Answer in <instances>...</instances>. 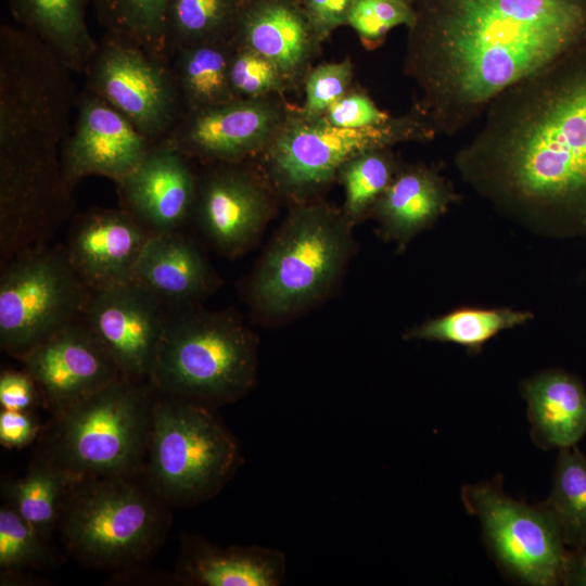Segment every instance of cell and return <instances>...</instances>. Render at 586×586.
Wrapping results in <instances>:
<instances>
[{"label": "cell", "mask_w": 586, "mask_h": 586, "mask_svg": "<svg viewBox=\"0 0 586 586\" xmlns=\"http://www.w3.org/2000/svg\"><path fill=\"white\" fill-rule=\"evenodd\" d=\"M455 155L464 183L538 234L586 237V46L499 94Z\"/></svg>", "instance_id": "cell-1"}, {"label": "cell", "mask_w": 586, "mask_h": 586, "mask_svg": "<svg viewBox=\"0 0 586 586\" xmlns=\"http://www.w3.org/2000/svg\"><path fill=\"white\" fill-rule=\"evenodd\" d=\"M404 74L436 135L586 46V0H413Z\"/></svg>", "instance_id": "cell-2"}, {"label": "cell", "mask_w": 586, "mask_h": 586, "mask_svg": "<svg viewBox=\"0 0 586 586\" xmlns=\"http://www.w3.org/2000/svg\"><path fill=\"white\" fill-rule=\"evenodd\" d=\"M258 339L232 309H166L148 383L158 394L217 409L255 385Z\"/></svg>", "instance_id": "cell-3"}, {"label": "cell", "mask_w": 586, "mask_h": 586, "mask_svg": "<svg viewBox=\"0 0 586 586\" xmlns=\"http://www.w3.org/2000/svg\"><path fill=\"white\" fill-rule=\"evenodd\" d=\"M169 507L143 473L76 477L56 527L64 548L81 565L128 570L161 548L170 527Z\"/></svg>", "instance_id": "cell-4"}, {"label": "cell", "mask_w": 586, "mask_h": 586, "mask_svg": "<svg viewBox=\"0 0 586 586\" xmlns=\"http://www.w3.org/2000/svg\"><path fill=\"white\" fill-rule=\"evenodd\" d=\"M352 228L342 209L326 202L296 203L245 283L253 314L283 319L324 300L353 253Z\"/></svg>", "instance_id": "cell-5"}, {"label": "cell", "mask_w": 586, "mask_h": 586, "mask_svg": "<svg viewBox=\"0 0 586 586\" xmlns=\"http://www.w3.org/2000/svg\"><path fill=\"white\" fill-rule=\"evenodd\" d=\"M153 400L148 382L120 378L53 413L38 436L36 456L74 477L140 474Z\"/></svg>", "instance_id": "cell-6"}, {"label": "cell", "mask_w": 586, "mask_h": 586, "mask_svg": "<svg viewBox=\"0 0 586 586\" xmlns=\"http://www.w3.org/2000/svg\"><path fill=\"white\" fill-rule=\"evenodd\" d=\"M436 136L415 103L403 115L364 128L336 127L322 115L289 106L272 140L257 156L259 171L276 194L301 203L329 184L341 166L360 153L404 142L430 141Z\"/></svg>", "instance_id": "cell-7"}, {"label": "cell", "mask_w": 586, "mask_h": 586, "mask_svg": "<svg viewBox=\"0 0 586 586\" xmlns=\"http://www.w3.org/2000/svg\"><path fill=\"white\" fill-rule=\"evenodd\" d=\"M243 461L241 446L216 409L154 392L143 475L169 506L215 497Z\"/></svg>", "instance_id": "cell-8"}, {"label": "cell", "mask_w": 586, "mask_h": 586, "mask_svg": "<svg viewBox=\"0 0 586 586\" xmlns=\"http://www.w3.org/2000/svg\"><path fill=\"white\" fill-rule=\"evenodd\" d=\"M74 74L39 37L0 27V154L61 151L77 93Z\"/></svg>", "instance_id": "cell-9"}, {"label": "cell", "mask_w": 586, "mask_h": 586, "mask_svg": "<svg viewBox=\"0 0 586 586\" xmlns=\"http://www.w3.org/2000/svg\"><path fill=\"white\" fill-rule=\"evenodd\" d=\"M90 290L64 244L23 252L0 266V347L14 358L80 318Z\"/></svg>", "instance_id": "cell-10"}, {"label": "cell", "mask_w": 586, "mask_h": 586, "mask_svg": "<svg viewBox=\"0 0 586 586\" xmlns=\"http://www.w3.org/2000/svg\"><path fill=\"white\" fill-rule=\"evenodd\" d=\"M461 500L482 525L496 562L511 577L533 586L563 584L569 556L558 524L540 504L508 496L501 477L466 485Z\"/></svg>", "instance_id": "cell-11"}, {"label": "cell", "mask_w": 586, "mask_h": 586, "mask_svg": "<svg viewBox=\"0 0 586 586\" xmlns=\"http://www.w3.org/2000/svg\"><path fill=\"white\" fill-rule=\"evenodd\" d=\"M85 88L152 142L166 139L184 109L169 61L107 34L86 71Z\"/></svg>", "instance_id": "cell-12"}, {"label": "cell", "mask_w": 586, "mask_h": 586, "mask_svg": "<svg viewBox=\"0 0 586 586\" xmlns=\"http://www.w3.org/2000/svg\"><path fill=\"white\" fill-rule=\"evenodd\" d=\"M204 166L191 221L220 254L237 257L255 244L273 216L276 192L246 162Z\"/></svg>", "instance_id": "cell-13"}, {"label": "cell", "mask_w": 586, "mask_h": 586, "mask_svg": "<svg viewBox=\"0 0 586 586\" xmlns=\"http://www.w3.org/2000/svg\"><path fill=\"white\" fill-rule=\"evenodd\" d=\"M281 97L233 99L182 114L166 138L203 165L242 163L259 156L284 120Z\"/></svg>", "instance_id": "cell-14"}, {"label": "cell", "mask_w": 586, "mask_h": 586, "mask_svg": "<svg viewBox=\"0 0 586 586\" xmlns=\"http://www.w3.org/2000/svg\"><path fill=\"white\" fill-rule=\"evenodd\" d=\"M17 360L51 415L125 378L81 316Z\"/></svg>", "instance_id": "cell-15"}, {"label": "cell", "mask_w": 586, "mask_h": 586, "mask_svg": "<svg viewBox=\"0 0 586 586\" xmlns=\"http://www.w3.org/2000/svg\"><path fill=\"white\" fill-rule=\"evenodd\" d=\"M75 109L74 128L60 151L63 174L72 189L88 176L117 182L141 163L155 143L86 88L77 93Z\"/></svg>", "instance_id": "cell-16"}, {"label": "cell", "mask_w": 586, "mask_h": 586, "mask_svg": "<svg viewBox=\"0 0 586 586\" xmlns=\"http://www.w3.org/2000/svg\"><path fill=\"white\" fill-rule=\"evenodd\" d=\"M81 318L125 378L148 382L166 318L153 295L133 282L90 291Z\"/></svg>", "instance_id": "cell-17"}, {"label": "cell", "mask_w": 586, "mask_h": 586, "mask_svg": "<svg viewBox=\"0 0 586 586\" xmlns=\"http://www.w3.org/2000/svg\"><path fill=\"white\" fill-rule=\"evenodd\" d=\"M192 163L167 139L153 143L141 163L115 182L119 207L151 235L184 230L199 182Z\"/></svg>", "instance_id": "cell-18"}, {"label": "cell", "mask_w": 586, "mask_h": 586, "mask_svg": "<svg viewBox=\"0 0 586 586\" xmlns=\"http://www.w3.org/2000/svg\"><path fill=\"white\" fill-rule=\"evenodd\" d=\"M151 234L123 208H90L76 214L64 244L67 258L90 291L131 282Z\"/></svg>", "instance_id": "cell-19"}, {"label": "cell", "mask_w": 586, "mask_h": 586, "mask_svg": "<svg viewBox=\"0 0 586 586\" xmlns=\"http://www.w3.org/2000/svg\"><path fill=\"white\" fill-rule=\"evenodd\" d=\"M232 40L271 61L292 90L303 86L323 42L301 0H242Z\"/></svg>", "instance_id": "cell-20"}, {"label": "cell", "mask_w": 586, "mask_h": 586, "mask_svg": "<svg viewBox=\"0 0 586 586\" xmlns=\"http://www.w3.org/2000/svg\"><path fill=\"white\" fill-rule=\"evenodd\" d=\"M131 282L165 309L202 305L220 284L202 249L184 230L153 234L136 263Z\"/></svg>", "instance_id": "cell-21"}, {"label": "cell", "mask_w": 586, "mask_h": 586, "mask_svg": "<svg viewBox=\"0 0 586 586\" xmlns=\"http://www.w3.org/2000/svg\"><path fill=\"white\" fill-rule=\"evenodd\" d=\"M457 201L451 183L434 167L400 165L372 208L382 235L404 249Z\"/></svg>", "instance_id": "cell-22"}, {"label": "cell", "mask_w": 586, "mask_h": 586, "mask_svg": "<svg viewBox=\"0 0 586 586\" xmlns=\"http://www.w3.org/2000/svg\"><path fill=\"white\" fill-rule=\"evenodd\" d=\"M285 575L282 551L258 545L220 547L196 535H184L176 576L196 586H278Z\"/></svg>", "instance_id": "cell-23"}, {"label": "cell", "mask_w": 586, "mask_h": 586, "mask_svg": "<svg viewBox=\"0 0 586 586\" xmlns=\"http://www.w3.org/2000/svg\"><path fill=\"white\" fill-rule=\"evenodd\" d=\"M521 393L532 436L542 448L573 447L586 434V390L576 375L548 369L525 380Z\"/></svg>", "instance_id": "cell-24"}, {"label": "cell", "mask_w": 586, "mask_h": 586, "mask_svg": "<svg viewBox=\"0 0 586 586\" xmlns=\"http://www.w3.org/2000/svg\"><path fill=\"white\" fill-rule=\"evenodd\" d=\"M91 0H9L12 16L44 41L73 73L84 74L98 50L86 20Z\"/></svg>", "instance_id": "cell-25"}, {"label": "cell", "mask_w": 586, "mask_h": 586, "mask_svg": "<svg viewBox=\"0 0 586 586\" xmlns=\"http://www.w3.org/2000/svg\"><path fill=\"white\" fill-rule=\"evenodd\" d=\"M232 50V38H228L199 42L173 51L169 64L184 112L235 99L229 80Z\"/></svg>", "instance_id": "cell-26"}, {"label": "cell", "mask_w": 586, "mask_h": 586, "mask_svg": "<svg viewBox=\"0 0 586 586\" xmlns=\"http://www.w3.org/2000/svg\"><path fill=\"white\" fill-rule=\"evenodd\" d=\"M532 319L531 311L509 307H459L410 329L404 337L453 343L475 354L500 332Z\"/></svg>", "instance_id": "cell-27"}, {"label": "cell", "mask_w": 586, "mask_h": 586, "mask_svg": "<svg viewBox=\"0 0 586 586\" xmlns=\"http://www.w3.org/2000/svg\"><path fill=\"white\" fill-rule=\"evenodd\" d=\"M75 479L36 456L25 475L5 485V494L10 506L48 540L58 525L64 496Z\"/></svg>", "instance_id": "cell-28"}, {"label": "cell", "mask_w": 586, "mask_h": 586, "mask_svg": "<svg viewBox=\"0 0 586 586\" xmlns=\"http://www.w3.org/2000/svg\"><path fill=\"white\" fill-rule=\"evenodd\" d=\"M91 3L105 34L169 61L166 34L168 0H91Z\"/></svg>", "instance_id": "cell-29"}, {"label": "cell", "mask_w": 586, "mask_h": 586, "mask_svg": "<svg viewBox=\"0 0 586 586\" xmlns=\"http://www.w3.org/2000/svg\"><path fill=\"white\" fill-rule=\"evenodd\" d=\"M552 489L543 502L566 547L586 548V456L576 446L559 449Z\"/></svg>", "instance_id": "cell-30"}, {"label": "cell", "mask_w": 586, "mask_h": 586, "mask_svg": "<svg viewBox=\"0 0 586 586\" xmlns=\"http://www.w3.org/2000/svg\"><path fill=\"white\" fill-rule=\"evenodd\" d=\"M241 4L242 0H168L169 58L181 47L232 38Z\"/></svg>", "instance_id": "cell-31"}, {"label": "cell", "mask_w": 586, "mask_h": 586, "mask_svg": "<svg viewBox=\"0 0 586 586\" xmlns=\"http://www.w3.org/2000/svg\"><path fill=\"white\" fill-rule=\"evenodd\" d=\"M399 167L391 149L366 151L341 166L336 178L345 193L342 212L352 225L372 212Z\"/></svg>", "instance_id": "cell-32"}, {"label": "cell", "mask_w": 586, "mask_h": 586, "mask_svg": "<svg viewBox=\"0 0 586 586\" xmlns=\"http://www.w3.org/2000/svg\"><path fill=\"white\" fill-rule=\"evenodd\" d=\"M48 540L10 505L0 509V568L2 572L40 569L52 555Z\"/></svg>", "instance_id": "cell-33"}, {"label": "cell", "mask_w": 586, "mask_h": 586, "mask_svg": "<svg viewBox=\"0 0 586 586\" xmlns=\"http://www.w3.org/2000/svg\"><path fill=\"white\" fill-rule=\"evenodd\" d=\"M229 80L235 99L283 98L286 92L292 91L271 61L234 42L229 63Z\"/></svg>", "instance_id": "cell-34"}, {"label": "cell", "mask_w": 586, "mask_h": 586, "mask_svg": "<svg viewBox=\"0 0 586 586\" xmlns=\"http://www.w3.org/2000/svg\"><path fill=\"white\" fill-rule=\"evenodd\" d=\"M413 18L412 5L400 0H356L346 25L357 33L364 47L372 50L383 43L394 27L408 28Z\"/></svg>", "instance_id": "cell-35"}, {"label": "cell", "mask_w": 586, "mask_h": 586, "mask_svg": "<svg viewBox=\"0 0 586 586\" xmlns=\"http://www.w3.org/2000/svg\"><path fill=\"white\" fill-rule=\"evenodd\" d=\"M354 65L349 59L324 62L307 73L303 88L304 103L300 109L310 115H322L352 87Z\"/></svg>", "instance_id": "cell-36"}, {"label": "cell", "mask_w": 586, "mask_h": 586, "mask_svg": "<svg viewBox=\"0 0 586 586\" xmlns=\"http://www.w3.org/2000/svg\"><path fill=\"white\" fill-rule=\"evenodd\" d=\"M322 116L331 125L343 128L375 126L392 117L381 110L366 91L353 87Z\"/></svg>", "instance_id": "cell-37"}, {"label": "cell", "mask_w": 586, "mask_h": 586, "mask_svg": "<svg viewBox=\"0 0 586 586\" xmlns=\"http://www.w3.org/2000/svg\"><path fill=\"white\" fill-rule=\"evenodd\" d=\"M40 403L37 385L30 374L22 370H2L0 374V405L2 409L30 411Z\"/></svg>", "instance_id": "cell-38"}, {"label": "cell", "mask_w": 586, "mask_h": 586, "mask_svg": "<svg viewBox=\"0 0 586 586\" xmlns=\"http://www.w3.org/2000/svg\"><path fill=\"white\" fill-rule=\"evenodd\" d=\"M356 0H301L315 31L324 41L339 27L346 25Z\"/></svg>", "instance_id": "cell-39"}, {"label": "cell", "mask_w": 586, "mask_h": 586, "mask_svg": "<svg viewBox=\"0 0 586 586\" xmlns=\"http://www.w3.org/2000/svg\"><path fill=\"white\" fill-rule=\"evenodd\" d=\"M40 426L30 411L1 409L0 443L7 448H22L38 438Z\"/></svg>", "instance_id": "cell-40"}, {"label": "cell", "mask_w": 586, "mask_h": 586, "mask_svg": "<svg viewBox=\"0 0 586 586\" xmlns=\"http://www.w3.org/2000/svg\"><path fill=\"white\" fill-rule=\"evenodd\" d=\"M563 585L586 586V548L569 550Z\"/></svg>", "instance_id": "cell-41"}, {"label": "cell", "mask_w": 586, "mask_h": 586, "mask_svg": "<svg viewBox=\"0 0 586 586\" xmlns=\"http://www.w3.org/2000/svg\"><path fill=\"white\" fill-rule=\"evenodd\" d=\"M400 1H403V2H405L407 4H410V5H412V2H413V0H400Z\"/></svg>", "instance_id": "cell-42"}]
</instances>
